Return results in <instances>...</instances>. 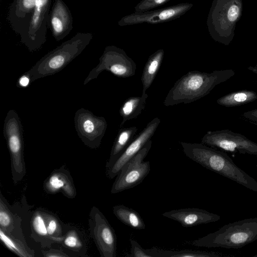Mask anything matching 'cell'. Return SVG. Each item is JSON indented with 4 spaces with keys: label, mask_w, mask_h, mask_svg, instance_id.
<instances>
[{
    "label": "cell",
    "mask_w": 257,
    "mask_h": 257,
    "mask_svg": "<svg viewBox=\"0 0 257 257\" xmlns=\"http://www.w3.org/2000/svg\"><path fill=\"white\" fill-rule=\"evenodd\" d=\"M153 257H222L225 255L215 252L182 249L166 250L153 247L150 248Z\"/></svg>",
    "instance_id": "26"
},
{
    "label": "cell",
    "mask_w": 257,
    "mask_h": 257,
    "mask_svg": "<svg viewBox=\"0 0 257 257\" xmlns=\"http://www.w3.org/2000/svg\"><path fill=\"white\" fill-rule=\"evenodd\" d=\"M4 135L10 154L12 180L16 185L26 173L24 158L23 127L20 118L14 109L10 110L4 120Z\"/></svg>",
    "instance_id": "6"
},
{
    "label": "cell",
    "mask_w": 257,
    "mask_h": 257,
    "mask_svg": "<svg viewBox=\"0 0 257 257\" xmlns=\"http://www.w3.org/2000/svg\"><path fill=\"white\" fill-rule=\"evenodd\" d=\"M74 124L79 138L87 147L96 149L99 147L107 128L104 117L95 115L83 108L75 114Z\"/></svg>",
    "instance_id": "11"
},
{
    "label": "cell",
    "mask_w": 257,
    "mask_h": 257,
    "mask_svg": "<svg viewBox=\"0 0 257 257\" xmlns=\"http://www.w3.org/2000/svg\"><path fill=\"white\" fill-rule=\"evenodd\" d=\"M180 144L184 153L191 160L257 193V181L239 168L223 151L201 143Z\"/></svg>",
    "instance_id": "1"
},
{
    "label": "cell",
    "mask_w": 257,
    "mask_h": 257,
    "mask_svg": "<svg viewBox=\"0 0 257 257\" xmlns=\"http://www.w3.org/2000/svg\"><path fill=\"white\" fill-rule=\"evenodd\" d=\"M138 128L136 126L121 128L113 143L109 158L105 168H109L121 155L127 146L136 136Z\"/></svg>",
    "instance_id": "19"
},
{
    "label": "cell",
    "mask_w": 257,
    "mask_h": 257,
    "mask_svg": "<svg viewBox=\"0 0 257 257\" xmlns=\"http://www.w3.org/2000/svg\"><path fill=\"white\" fill-rule=\"evenodd\" d=\"M256 239L257 217H254L224 225L190 243L197 247L238 249Z\"/></svg>",
    "instance_id": "4"
},
{
    "label": "cell",
    "mask_w": 257,
    "mask_h": 257,
    "mask_svg": "<svg viewBox=\"0 0 257 257\" xmlns=\"http://www.w3.org/2000/svg\"><path fill=\"white\" fill-rule=\"evenodd\" d=\"M232 69L215 70L211 73L190 71L174 84L163 104L166 106L189 103L208 94L216 85L233 76Z\"/></svg>",
    "instance_id": "2"
},
{
    "label": "cell",
    "mask_w": 257,
    "mask_h": 257,
    "mask_svg": "<svg viewBox=\"0 0 257 257\" xmlns=\"http://www.w3.org/2000/svg\"><path fill=\"white\" fill-rule=\"evenodd\" d=\"M193 4H178L166 8L145 12H136L123 17L118 22L119 26L147 23L157 24L178 19L189 11Z\"/></svg>",
    "instance_id": "13"
},
{
    "label": "cell",
    "mask_w": 257,
    "mask_h": 257,
    "mask_svg": "<svg viewBox=\"0 0 257 257\" xmlns=\"http://www.w3.org/2000/svg\"><path fill=\"white\" fill-rule=\"evenodd\" d=\"M148 97L147 93L141 96H132L127 98L121 105L119 113L122 118L120 126L127 120L137 117L144 110Z\"/></svg>",
    "instance_id": "21"
},
{
    "label": "cell",
    "mask_w": 257,
    "mask_h": 257,
    "mask_svg": "<svg viewBox=\"0 0 257 257\" xmlns=\"http://www.w3.org/2000/svg\"><path fill=\"white\" fill-rule=\"evenodd\" d=\"M247 69L252 71V72L257 74V62L256 64L254 66H249Z\"/></svg>",
    "instance_id": "35"
},
{
    "label": "cell",
    "mask_w": 257,
    "mask_h": 257,
    "mask_svg": "<svg viewBox=\"0 0 257 257\" xmlns=\"http://www.w3.org/2000/svg\"><path fill=\"white\" fill-rule=\"evenodd\" d=\"M62 243L65 247L74 251H78L83 247L80 236L75 229L69 230L66 233Z\"/></svg>",
    "instance_id": "29"
},
{
    "label": "cell",
    "mask_w": 257,
    "mask_h": 257,
    "mask_svg": "<svg viewBox=\"0 0 257 257\" xmlns=\"http://www.w3.org/2000/svg\"><path fill=\"white\" fill-rule=\"evenodd\" d=\"M31 82L30 77L25 73H24L20 77H19L17 85L18 87H25L29 85Z\"/></svg>",
    "instance_id": "34"
},
{
    "label": "cell",
    "mask_w": 257,
    "mask_h": 257,
    "mask_svg": "<svg viewBox=\"0 0 257 257\" xmlns=\"http://www.w3.org/2000/svg\"><path fill=\"white\" fill-rule=\"evenodd\" d=\"M242 12V0H213L207 19L211 38L220 44L229 45Z\"/></svg>",
    "instance_id": "5"
},
{
    "label": "cell",
    "mask_w": 257,
    "mask_h": 257,
    "mask_svg": "<svg viewBox=\"0 0 257 257\" xmlns=\"http://www.w3.org/2000/svg\"><path fill=\"white\" fill-rule=\"evenodd\" d=\"M112 210L116 217L127 226L139 230L145 228L144 220L139 213L133 209L123 205H117L113 207Z\"/></svg>",
    "instance_id": "23"
},
{
    "label": "cell",
    "mask_w": 257,
    "mask_h": 257,
    "mask_svg": "<svg viewBox=\"0 0 257 257\" xmlns=\"http://www.w3.org/2000/svg\"><path fill=\"white\" fill-rule=\"evenodd\" d=\"M160 123L158 117L153 118L127 146L119 158L107 169L106 175L109 179L117 176L122 167L136 155L150 141Z\"/></svg>",
    "instance_id": "14"
},
{
    "label": "cell",
    "mask_w": 257,
    "mask_h": 257,
    "mask_svg": "<svg viewBox=\"0 0 257 257\" xmlns=\"http://www.w3.org/2000/svg\"><path fill=\"white\" fill-rule=\"evenodd\" d=\"M36 0H14L9 8L8 21L13 30L19 35L20 40L25 36Z\"/></svg>",
    "instance_id": "15"
},
{
    "label": "cell",
    "mask_w": 257,
    "mask_h": 257,
    "mask_svg": "<svg viewBox=\"0 0 257 257\" xmlns=\"http://www.w3.org/2000/svg\"><path fill=\"white\" fill-rule=\"evenodd\" d=\"M164 56V51L161 49L153 53L148 58L144 66L141 77L143 85V94L152 85L157 74Z\"/></svg>",
    "instance_id": "20"
},
{
    "label": "cell",
    "mask_w": 257,
    "mask_h": 257,
    "mask_svg": "<svg viewBox=\"0 0 257 257\" xmlns=\"http://www.w3.org/2000/svg\"><path fill=\"white\" fill-rule=\"evenodd\" d=\"M0 238L4 245L17 255L20 257H32L35 255L34 250L30 249L24 241L1 228Z\"/></svg>",
    "instance_id": "25"
},
{
    "label": "cell",
    "mask_w": 257,
    "mask_h": 257,
    "mask_svg": "<svg viewBox=\"0 0 257 257\" xmlns=\"http://www.w3.org/2000/svg\"><path fill=\"white\" fill-rule=\"evenodd\" d=\"M201 143L223 152L257 155L256 143L229 130L208 131Z\"/></svg>",
    "instance_id": "9"
},
{
    "label": "cell",
    "mask_w": 257,
    "mask_h": 257,
    "mask_svg": "<svg viewBox=\"0 0 257 257\" xmlns=\"http://www.w3.org/2000/svg\"><path fill=\"white\" fill-rule=\"evenodd\" d=\"M52 0H36L27 33L21 42L30 52L38 51L46 41L50 10Z\"/></svg>",
    "instance_id": "12"
},
{
    "label": "cell",
    "mask_w": 257,
    "mask_h": 257,
    "mask_svg": "<svg viewBox=\"0 0 257 257\" xmlns=\"http://www.w3.org/2000/svg\"><path fill=\"white\" fill-rule=\"evenodd\" d=\"M131 245V257H153L150 249H146L142 247L140 244L133 239H130Z\"/></svg>",
    "instance_id": "31"
},
{
    "label": "cell",
    "mask_w": 257,
    "mask_h": 257,
    "mask_svg": "<svg viewBox=\"0 0 257 257\" xmlns=\"http://www.w3.org/2000/svg\"><path fill=\"white\" fill-rule=\"evenodd\" d=\"M104 70L118 77L128 78L135 74L136 64L123 49L114 45L107 46L99 58V63L90 71L83 84L96 78Z\"/></svg>",
    "instance_id": "7"
},
{
    "label": "cell",
    "mask_w": 257,
    "mask_h": 257,
    "mask_svg": "<svg viewBox=\"0 0 257 257\" xmlns=\"http://www.w3.org/2000/svg\"><path fill=\"white\" fill-rule=\"evenodd\" d=\"M32 236L43 246H49L53 243L48 234L46 224V212L38 210L35 212L31 220Z\"/></svg>",
    "instance_id": "22"
},
{
    "label": "cell",
    "mask_w": 257,
    "mask_h": 257,
    "mask_svg": "<svg viewBox=\"0 0 257 257\" xmlns=\"http://www.w3.org/2000/svg\"><path fill=\"white\" fill-rule=\"evenodd\" d=\"M4 198L1 193L0 195V228L6 231L12 233L15 227V216L8 208L4 201Z\"/></svg>",
    "instance_id": "28"
},
{
    "label": "cell",
    "mask_w": 257,
    "mask_h": 257,
    "mask_svg": "<svg viewBox=\"0 0 257 257\" xmlns=\"http://www.w3.org/2000/svg\"><path fill=\"white\" fill-rule=\"evenodd\" d=\"M44 256L47 257H57V256H67L68 255L65 254L60 250L51 249L44 252Z\"/></svg>",
    "instance_id": "33"
},
{
    "label": "cell",
    "mask_w": 257,
    "mask_h": 257,
    "mask_svg": "<svg viewBox=\"0 0 257 257\" xmlns=\"http://www.w3.org/2000/svg\"><path fill=\"white\" fill-rule=\"evenodd\" d=\"M171 0H142L135 7L136 12H145L165 5Z\"/></svg>",
    "instance_id": "30"
},
{
    "label": "cell",
    "mask_w": 257,
    "mask_h": 257,
    "mask_svg": "<svg viewBox=\"0 0 257 257\" xmlns=\"http://www.w3.org/2000/svg\"><path fill=\"white\" fill-rule=\"evenodd\" d=\"M44 189L51 194L61 191L69 198H73L76 195L72 178L68 171L63 168L56 169L51 173L44 183Z\"/></svg>",
    "instance_id": "18"
},
{
    "label": "cell",
    "mask_w": 257,
    "mask_h": 257,
    "mask_svg": "<svg viewBox=\"0 0 257 257\" xmlns=\"http://www.w3.org/2000/svg\"><path fill=\"white\" fill-rule=\"evenodd\" d=\"M162 215L179 222L185 227L214 222L220 219L217 214L196 208L172 210L163 213Z\"/></svg>",
    "instance_id": "17"
},
{
    "label": "cell",
    "mask_w": 257,
    "mask_h": 257,
    "mask_svg": "<svg viewBox=\"0 0 257 257\" xmlns=\"http://www.w3.org/2000/svg\"><path fill=\"white\" fill-rule=\"evenodd\" d=\"M253 257H257V252H256V254L255 255L253 256Z\"/></svg>",
    "instance_id": "36"
},
{
    "label": "cell",
    "mask_w": 257,
    "mask_h": 257,
    "mask_svg": "<svg viewBox=\"0 0 257 257\" xmlns=\"http://www.w3.org/2000/svg\"><path fill=\"white\" fill-rule=\"evenodd\" d=\"M257 99V93L250 90L233 92L218 98L217 104L225 107H234L252 102Z\"/></svg>",
    "instance_id": "24"
},
{
    "label": "cell",
    "mask_w": 257,
    "mask_h": 257,
    "mask_svg": "<svg viewBox=\"0 0 257 257\" xmlns=\"http://www.w3.org/2000/svg\"><path fill=\"white\" fill-rule=\"evenodd\" d=\"M150 140L144 147L122 167L113 182L111 193L115 194L141 184L151 170L149 161L144 160L152 146Z\"/></svg>",
    "instance_id": "8"
},
{
    "label": "cell",
    "mask_w": 257,
    "mask_h": 257,
    "mask_svg": "<svg viewBox=\"0 0 257 257\" xmlns=\"http://www.w3.org/2000/svg\"><path fill=\"white\" fill-rule=\"evenodd\" d=\"M256 158H257V155H256Z\"/></svg>",
    "instance_id": "37"
},
{
    "label": "cell",
    "mask_w": 257,
    "mask_h": 257,
    "mask_svg": "<svg viewBox=\"0 0 257 257\" xmlns=\"http://www.w3.org/2000/svg\"><path fill=\"white\" fill-rule=\"evenodd\" d=\"M89 231L102 257H115L116 236L113 228L99 210L93 206L88 219Z\"/></svg>",
    "instance_id": "10"
},
{
    "label": "cell",
    "mask_w": 257,
    "mask_h": 257,
    "mask_svg": "<svg viewBox=\"0 0 257 257\" xmlns=\"http://www.w3.org/2000/svg\"><path fill=\"white\" fill-rule=\"evenodd\" d=\"M93 38L91 33L78 32L48 52L25 73L31 82L62 70L80 55Z\"/></svg>",
    "instance_id": "3"
},
{
    "label": "cell",
    "mask_w": 257,
    "mask_h": 257,
    "mask_svg": "<svg viewBox=\"0 0 257 257\" xmlns=\"http://www.w3.org/2000/svg\"><path fill=\"white\" fill-rule=\"evenodd\" d=\"M46 224L48 234L52 242L62 243L63 236L58 218L52 213L46 212Z\"/></svg>",
    "instance_id": "27"
},
{
    "label": "cell",
    "mask_w": 257,
    "mask_h": 257,
    "mask_svg": "<svg viewBox=\"0 0 257 257\" xmlns=\"http://www.w3.org/2000/svg\"><path fill=\"white\" fill-rule=\"evenodd\" d=\"M242 116L245 119L257 124V108L244 112Z\"/></svg>",
    "instance_id": "32"
},
{
    "label": "cell",
    "mask_w": 257,
    "mask_h": 257,
    "mask_svg": "<svg viewBox=\"0 0 257 257\" xmlns=\"http://www.w3.org/2000/svg\"><path fill=\"white\" fill-rule=\"evenodd\" d=\"M48 24L57 41L65 38L73 29V17L63 0H55L50 11Z\"/></svg>",
    "instance_id": "16"
}]
</instances>
